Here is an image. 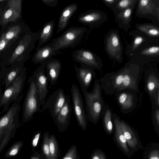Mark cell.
<instances>
[{
    "label": "cell",
    "mask_w": 159,
    "mask_h": 159,
    "mask_svg": "<svg viewBox=\"0 0 159 159\" xmlns=\"http://www.w3.org/2000/svg\"><path fill=\"white\" fill-rule=\"evenodd\" d=\"M24 94L12 104L6 113L0 117V153L13 138L16 129L20 126L19 115L20 103Z\"/></svg>",
    "instance_id": "1"
},
{
    "label": "cell",
    "mask_w": 159,
    "mask_h": 159,
    "mask_svg": "<svg viewBox=\"0 0 159 159\" xmlns=\"http://www.w3.org/2000/svg\"><path fill=\"white\" fill-rule=\"evenodd\" d=\"M101 90L100 84L95 80L92 92L83 93L88 120L95 124L99 120L102 109Z\"/></svg>",
    "instance_id": "2"
},
{
    "label": "cell",
    "mask_w": 159,
    "mask_h": 159,
    "mask_svg": "<svg viewBox=\"0 0 159 159\" xmlns=\"http://www.w3.org/2000/svg\"><path fill=\"white\" fill-rule=\"evenodd\" d=\"M28 82L29 86L23 105L22 119L24 123L32 119L40 107L35 80L33 75L29 78Z\"/></svg>",
    "instance_id": "3"
},
{
    "label": "cell",
    "mask_w": 159,
    "mask_h": 159,
    "mask_svg": "<svg viewBox=\"0 0 159 159\" xmlns=\"http://www.w3.org/2000/svg\"><path fill=\"white\" fill-rule=\"evenodd\" d=\"M86 30L84 27H70L61 35L53 39L51 43L57 51L60 49L73 47L82 39Z\"/></svg>",
    "instance_id": "4"
},
{
    "label": "cell",
    "mask_w": 159,
    "mask_h": 159,
    "mask_svg": "<svg viewBox=\"0 0 159 159\" xmlns=\"http://www.w3.org/2000/svg\"><path fill=\"white\" fill-rule=\"evenodd\" d=\"M26 77L25 72L4 89L0 101V109L2 108V112L7 111L11 103L18 99L22 91Z\"/></svg>",
    "instance_id": "5"
},
{
    "label": "cell",
    "mask_w": 159,
    "mask_h": 159,
    "mask_svg": "<svg viewBox=\"0 0 159 159\" xmlns=\"http://www.w3.org/2000/svg\"><path fill=\"white\" fill-rule=\"evenodd\" d=\"M71 93L73 111L78 125L84 131L86 129L88 119L82 95L79 88L74 84L71 86Z\"/></svg>",
    "instance_id": "6"
},
{
    "label": "cell",
    "mask_w": 159,
    "mask_h": 159,
    "mask_svg": "<svg viewBox=\"0 0 159 159\" xmlns=\"http://www.w3.org/2000/svg\"><path fill=\"white\" fill-rule=\"evenodd\" d=\"M45 63L40 65L34 72L32 75L35 80L39 99V106H44L48 92V80L45 73Z\"/></svg>",
    "instance_id": "7"
},
{
    "label": "cell",
    "mask_w": 159,
    "mask_h": 159,
    "mask_svg": "<svg viewBox=\"0 0 159 159\" xmlns=\"http://www.w3.org/2000/svg\"><path fill=\"white\" fill-rule=\"evenodd\" d=\"M66 100V95L63 90L60 88L54 92L47 99L42 110L48 109L53 120L56 117L63 106Z\"/></svg>",
    "instance_id": "8"
},
{
    "label": "cell",
    "mask_w": 159,
    "mask_h": 159,
    "mask_svg": "<svg viewBox=\"0 0 159 159\" xmlns=\"http://www.w3.org/2000/svg\"><path fill=\"white\" fill-rule=\"evenodd\" d=\"M72 56L75 61L93 69H99V60L91 51L84 49L77 50L73 52Z\"/></svg>",
    "instance_id": "9"
},
{
    "label": "cell",
    "mask_w": 159,
    "mask_h": 159,
    "mask_svg": "<svg viewBox=\"0 0 159 159\" xmlns=\"http://www.w3.org/2000/svg\"><path fill=\"white\" fill-rule=\"evenodd\" d=\"M21 0H8L7 5L1 16V24L3 26L9 22H15L20 17Z\"/></svg>",
    "instance_id": "10"
},
{
    "label": "cell",
    "mask_w": 159,
    "mask_h": 159,
    "mask_svg": "<svg viewBox=\"0 0 159 159\" xmlns=\"http://www.w3.org/2000/svg\"><path fill=\"white\" fill-rule=\"evenodd\" d=\"M71 111L72 108L70 104L69 95H66V100L64 104L56 117L53 120L59 132H63L69 126Z\"/></svg>",
    "instance_id": "11"
},
{
    "label": "cell",
    "mask_w": 159,
    "mask_h": 159,
    "mask_svg": "<svg viewBox=\"0 0 159 159\" xmlns=\"http://www.w3.org/2000/svg\"><path fill=\"white\" fill-rule=\"evenodd\" d=\"M107 52L110 56L118 61L122 60V50L118 35L116 32H111L105 42Z\"/></svg>",
    "instance_id": "12"
},
{
    "label": "cell",
    "mask_w": 159,
    "mask_h": 159,
    "mask_svg": "<svg viewBox=\"0 0 159 159\" xmlns=\"http://www.w3.org/2000/svg\"><path fill=\"white\" fill-rule=\"evenodd\" d=\"M76 75L83 93L87 91L91 81L95 76L94 69L87 66L81 64L79 67L74 65Z\"/></svg>",
    "instance_id": "13"
},
{
    "label": "cell",
    "mask_w": 159,
    "mask_h": 159,
    "mask_svg": "<svg viewBox=\"0 0 159 159\" xmlns=\"http://www.w3.org/2000/svg\"><path fill=\"white\" fill-rule=\"evenodd\" d=\"M38 39V33H31L25 35L21 40L9 59L10 63H13L21 55L26 51L30 50L34 47V44Z\"/></svg>",
    "instance_id": "14"
},
{
    "label": "cell",
    "mask_w": 159,
    "mask_h": 159,
    "mask_svg": "<svg viewBox=\"0 0 159 159\" xmlns=\"http://www.w3.org/2000/svg\"><path fill=\"white\" fill-rule=\"evenodd\" d=\"M57 52L50 43L37 49L32 61L34 64L39 63L41 65L45 63L53 56L56 55Z\"/></svg>",
    "instance_id": "15"
},
{
    "label": "cell",
    "mask_w": 159,
    "mask_h": 159,
    "mask_svg": "<svg viewBox=\"0 0 159 159\" xmlns=\"http://www.w3.org/2000/svg\"><path fill=\"white\" fill-rule=\"evenodd\" d=\"M46 76L51 85L57 83L61 70V64L59 60L52 58L45 63Z\"/></svg>",
    "instance_id": "16"
},
{
    "label": "cell",
    "mask_w": 159,
    "mask_h": 159,
    "mask_svg": "<svg viewBox=\"0 0 159 159\" xmlns=\"http://www.w3.org/2000/svg\"><path fill=\"white\" fill-rule=\"evenodd\" d=\"M26 71L25 68L16 66L2 70L0 73V80L4 89L7 88L20 75Z\"/></svg>",
    "instance_id": "17"
},
{
    "label": "cell",
    "mask_w": 159,
    "mask_h": 159,
    "mask_svg": "<svg viewBox=\"0 0 159 159\" xmlns=\"http://www.w3.org/2000/svg\"><path fill=\"white\" fill-rule=\"evenodd\" d=\"M75 3H72L68 5L62 11L59 17L57 25V33L62 31L67 26L71 16L78 9Z\"/></svg>",
    "instance_id": "18"
},
{
    "label": "cell",
    "mask_w": 159,
    "mask_h": 159,
    "mask_svg": "<svg viewBox=\"0 0 159 159\" xmlns=\"http://www.w3.org/2000/svg\"><path fill=\"white\" fill-rule=\"evenodd\" d=\"M102 13L96 10H89L81 13L78 17V21L85 25L93 26L102 20Z\"/></svg>",
    "instance_id": "19"
},
{
    "label": "cell",
    "mask_w": 159,
    "mask_h": 159,
    "mask_svg": "<svg viewBox=\"0 0 159 159\" xmlns=\"http://www.w3.org/2000/svg\"><path fill=\"white\" fill-rule=\"evenodd\" d=\"M55 25V21L52 20L46 23L38 33L39 43L37 49L44 45L52 38Z\"/></svg>",
    "instance_id": "20"
},
{
    "label": "cell",
    "mask_w": 159,
    "mask_h": 159,
    "mask_svg": "<svg viewBox=\"0 0 159 159\" xmlns=\"http://www.w3.org/2000/svg\"><path fill=\"white\" fill-rule=\"evenodd\" d=\"M120 123L127 143L131 148L135 149L138 143L135 134L131 129L124 122L120 121Z\"/></svg>",
    "instance_id": "21"
},
{
    "label": "cell",
    "mask_w": 159,
    "mask_h": 159,
    "mask_svg": "<svg viewBox=\"0 0 159 159\" xmlns=\"http://www.w3.org/2000/svg\"><path fill=\"white\" fill-rule=\"evenodd\" d=\"M156 9V6L153 1L140 0L139 1L137 12L139 15L152 14Z\"/></svg>",
    "instance_id": "22"
},
{
    "label": "cell",
    "mask_w": 159,
    "mask_h": 159,
    "mask_svg": "<svg viewBox=\"0 0 159 159\" xmlns=\"http://www.w3.org/2000/svg\"><path fill=\"white\" fill-rule=\"evenodd\" d=\"M115 127V137L116 139L122 149L126 153L129 152L126 140L122 131L120 121L117 118L114 119Z\"/></svg>",
    "instance_id": "23"
},
{
    "label": "cell",
    "mask_w": 159,
    "mask_h": 159,
    "mask_svg": "<svg viewBox=\"0 0 159 159\" xmlns=\"http://www.w3.org/2000/svg\"><path fill=\"white\" fill-rule=\"evenodd\" d=\"M135 4L124 9L117 15V19L120 25L123 26L129 25L131 22L132 14Z\"/></svg>",
    "instance_id": "24"
},
{
    "label": "cell",
    "mask_w": 159,
    "mask_h": 159,
    "mask_svg": "<svg viewBox=\"0 0 159 159\" xmlns=\"http://www.w3.org/2000/svg\"><path fill=\"white\" fill-rule=\"evenodd\" d=\"M127 88L134 90H136L137 89L135 78L129 73V70L128 68L124 75L122 84L118 90H120Z\"/></svg>",
    "instance_id": "25"
},
{
    "label": "cell",
    "mask_w": 159,
    "mask_h": 159,
    "mask_svg": "<svg viewBox=\"0 0 159 159\" xmlns=\"http://www.w3.org/2000/svg\"><path fill=\"white\" fill-rule=\"evenodd\" d=\"M49 132L44 133L40 153L42 159H51L49 147Z\"/></svg>",
    "instance_id": "26"
},
{
    "label": "cell",
    "mask_w": 159,
    "mask_h": 159,
    "mask_svg": "<svg viewBox=\"0 0 159 159\" xmlns=\"http://www.w3.org/2000/svg\"><path fill=\"white\" fill-rule=\"evenodd\" d=\"M49 147L51 159H58L60 155L58 143L53 134L50 135Z\"/></svg>",
    "instance_id": "27"
},
{
    "label": "cell",
    "mask_w": 159,
    "mask_h": 159,
    "mask_svg": "<svg viewBox=\"0 0 159 159\" xmlns=\"http://www.w3.org/2000/svg\"><path fill=\"white\" fill-rule=\"evenodd\" d=\"M137 27L139 31L149 36L156 37L159 36V29L154 25L143 24L137 25Z\"/></svg>",
    "instance_id": "28"
},
{
    "label": "cell",
    "mask_w": 159,
    "mask_h": 159,
    "mask_svg": "<svg viewBox=\"0 0 159 159\" xmlns=\"http://www.w3.org/2000/svg\"><path fill=\"white\" fill-rule=\"evenodd\" d=\"M119 102L122 108L127 109L132 107L134 104L132 95L127 93H122L119 96Z\"/></svg>",
    "instance_id": "29"
},
{
    "label": "cell",
    "mask_w": 159,
    "mask_h": 159,
    "mask_svg": "<svg viewBox=\"0 0 159 159\" xmlns=\"http://www.w3.org/2000/svg\"><path fill=\"white\" fill-rule=\"evenodd\" d=\"M147 88L149 93L152 95L159 89V80L154 75H151L149 77L147 82Z\"/></svg>",
    "instance_id": "30"
},
{
    "label": "cell",
    "mask_w": 159,
    "mask_h": 159,
    "mask_svg": "<svg viewBox=\"0 0 159 159\" xmlns=\"http://www.w3.org/2000/svg\"><path fill=\"white\" fill-rule=\"evenodd\" d=\"M21 31L20 27L18 25L11 27L4 33L6 39L8 43L10 41L14 40L18 37Z\"/></svg>",
    "instance_id": "31"
},
{
    "label": "cell",
    "mask_w": 159,
    "mask_h": 159,
    "mask_svg": "<svg viewBox=\"0 0 159 159\" xmlns=\"http://www.w3.org/2000/svg\"><path fill=\"white\" fill-rule=\"evenodd\" d=\"M24 143L22 140L16 141L14 143L5 154V158L16 156L21 149Z\"/></svg>",
    "instance_id": "32"
},
{
    "label": "cell",
    "mask_w": 159,
    "mask_h": 159,
    "mask_svg": "<svg viewBox=\"0 0 159 159\" xmlns=\"http://www.w3.org/2000/svg\"><path fill=\"white\" fill-rule=\"evenodd\" d=\"M137 1L136 0H118L116 2V8L117 9V10L119 11V13L124 9L136 4Z\"/></svg>",
    "instance_id": "33"
},
{
    "label": "cell",
    "mask_w": 159,
    "mask_h": 159,
    "mask_svg": "<svg viewBox=\"0 0 159 159\" xmlns=\"http://www.w3.org/2000/svg\"><path fill=\"white\" fill-rule=\"evenodd\" d=\"M104 121L105 128L109 133H111L113 130V125L111 121V115L110 111L107 109L105 112L104 117Z\"/></svg>",
    "instance_id": "34"
},
{
    "label": "cell",
    "mask_w": 159,
    "mask_h": 159,
    "mask_svg": "<svg viewBox=\"0 0 159 159\" xmlns=\"http://www.w3.org/2000/svg\"><path fill=\"white\" fill-rule=\"evenodd\" d=\"M61 159H80L76 146L72 145Z\"/></svg>",
    "instance_id": "35"
},
{
    "label": "cell",
    "mask_w": 159,
    "mask_h": 159,
    "mask_svg": "<svg viewBox=\"0 0 159 159\" xmlns=\"http://www.w3.org/2000/svg\"><path fill=\"white\" fill-rule=\"evenodd\" d=\"M127 69V68L123 69L116 76L114 79V88L118 90V88L121 85L122 83L124 75Z\"/></svg>",
    "instance_id": "36"
},
{
    "label": "cell",
    "mask_w": 159,
    "mask_h": 159,
    "mask_svg": "<svg viewBox=\"0 0 159 159\" xmlns=\"http://www.w3.org/2000/svg\"><path fill=\"white\" fill-rule=\"evenodd\" d=\"M159 47L158 46H153L143 50L141 52L142 55L152 56L158 55Z\"/></svg>",
    "instance_id": "37"
},
{
    "label": "cell",
    "mask_w": 159,
    "mask_h": 159,
    "mask_svg": "<svg viewBox=\"0 0 159 159\" xmlns=\"http://www.w3.org/2000/svg\"><path fill=\"white\" fill-rule=\"evenodd\" d=\"M41 131L35 132L33 135L31 141V147L33 150H34L37 147L40 138L41 134Z\"/></svg>",
    "instance_id": "38"
},
{
    "label": "cell",
    "mask_w": 159,
    "mask_h": 159,
    "mask_svg": "<svg viewBox=\"0 0 159 159\" xmlns=\"http://www.w3.org/2000/svg\"><path fill=\"white\" fill-rule=\"evenodd\" d=\"M143 38L141 36H137L134 39L132 47V50H136L144 41Z\"/></svg>",
    "instance_id": "39"
},
{
    "label": "cell",
    "mask_w": 159,
    "mask_h": 159,
    "mask_svg": "<svg viewBox=\"0 0 159 159\" xmlns=\"http://www.w3.org/2000/svg\"><path fill=\"white\" fill-rule=\"evenodd\" d=\"M90 159H106L104 154L99 150L94 151L91 156Z\"/></svg>",
    "instance_id": "40"
},
{
    "label": "cell",
    "mask_w": 159,
    "mask_h": 159,
    "mask_svg": "<svg viewBox=\"0 0 159 159\" xmlns=\"http://www.w3.org/2000/svg\"><path fill=\"white\" fill-rule=\"evenodd\" d=\"M8 43L5 39L4 33L0 39V53L5 48Z\"/></svg>",
    "instance_id": "41"
},
{
    "label": "cell",
    "mask_w": 159,
    "mask_h": 159,
    "mask_svg": "<svg viewBox=\"0 0 159 159\" xmlns=\"http://www.w3.org/2000/svg\"><path fill=\"white\" fill-rule=\"evenodd\" d=\"M44 4L50 7H55L57 6L58 0H41Z\"/></svg>",
    "instance_id": "42"
},
{
    "label": "cell",
    "mask_w": 159,
    "mask_h": 159,
    "mask_svg": "<svg viewBox=\"0 0 159 159\" xmlns=\"http://www.w3.org/2000/svg\"><path fill=\"white\" fill-rule=\"evenodd\" d=\"M148 159H159V152L158 150H152L150 153Z\"/></svg>",
    "instance_id": "43"
},
{
    "label": "cell",
    "mask_w": 159,
    "mask_h": 159,
    "mask_svg": "<svg viewBox=\"0 0 159 159\" xmlns=\"http://www.w3.org/2000/svg\"><path fill=\"white\" fill-rule=\"evenodd\" d=\"M30 159H42L40 153L38 151L34 152Z\"/></svg>",
    "instance_id": "44"
},
{
    "label": "cell",
    "mask_w": 159,
    "mask_h": 159,
    "mask_svg": "<svg viewBox=\"0 0 159 159\" xmlns=\"http://www.w3.org/2000/svg\"><path fill=\"white\" fill-rule=\"evenodd\" d=\"M118 0H104L103 1L106 5L109 6V7H110V6L113 5L116 3Z\"/></svg>",
    "instance_id": "45"
},
{
    "label": "cell",
    "mask_w": 159,
    "mask_h": 159,
    "mask_svg": "<svg viewBox=\"0 0 159 159\" xmlns=\"http://www.w3.org/2000/svg\"><path fill=\"white\" fill-rule=\"evenodd\" d=\"M154 117L157 124L158 126L159 125V111L158 109H156L155 111Z\"/></svg>",
    "instance_id": "46"
},
{
    "label": "cell",
    "mask_w": 159,
    "mask_h": 159,
    "mask_svg": "<svg viewBox=\"0 0 159 159\" xmlns=\"http://www.w3.org/2000/svg\"><path fill=\"white\" fill-rule=\"evenodd\" d=\"M159 89L157 90V93L155 95V100L156 102L157 105L158 106L159 105Z\"/></svg>",
    "instance_id": "47"
},
{
    "label": "cell",
    "mask_w": 159,
    "mask_h": 159,
    "mask_svg": "<svg viewBox=\"0 0 159 159\" xmlns=\"http://www.w3.org/2000/svg\"><path fill=\"white\" fill-rule=\"evenodd\" d=\"M1 82L0 80V101L1 99L2 93V89H1Z\"/></svg>",
    "instance_id": "48"
},
{
    "label": "cell",
    "mask_w": 159,
    "mask_h": 159,
    "mask_svg": "<svg viewBox=\"0 0 159 159\" xmlns=\"http://www.w3.org/2000/svg\"><path fill=\"white\" fill-rule=\"evenodd\" d=\"M5 1H6L5 0H0V3L3 2H5Z\"/></svg>",
    "instance_id": "49"
},
{
    "label": "cell",
    "mask_w": 159,
    "mask_h": 159,
    "mask_svg": "<svg viewBox=\"0 0 159 159\" xmlns=\"http://www.w3.org/2000/svg\"><path fill=\"white\" fill-rule=\"evenodd\" d=\"M2 8H1L0 9V15H1V13H2Z\"/></svg>",
    "instance_id": "50"
},
{
    "label": "cell",
    "mask_w": 159,
    "mask_h": 159,
    "mask_svg": "<svg viewBox=\"0 0 159 159\" xmlns=\"http://www.w3.org/2000/svg\"></svg>",
    "instance_id": "51"
}]
</instances>
